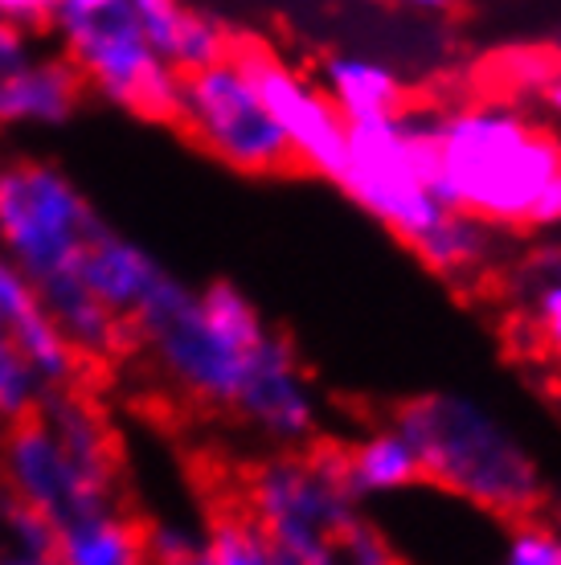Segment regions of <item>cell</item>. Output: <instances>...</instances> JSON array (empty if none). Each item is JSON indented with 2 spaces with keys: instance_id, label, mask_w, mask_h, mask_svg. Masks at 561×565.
<instances>
[{
  "instance_id": "cell-7",
  "label": "cell",
  "mask_w": 561,
  "mask_h": 565,
  "mask_svg": "<svg viewBox=\"0 0 561 565\" xmlns=\"http://www.w3.org/2000/svg\"><path fill=\"white\" fill-rule=\"evenodd\" d=\"M54 21L86 90H98L115 107L172 128L181 99V71H172L156 54L127 0H107L83 13H57Z\"/></svg>"
},
{
  "instance_id": "cell-8",
  "label": "cell",
  "mask_w": 561,
  "mask_h": 565,
  "mask_svg": "<svg viewBox=\"0 0 561 565\" xmlns=\"http://www.w3.org/2000/svg\"><path fill=\"white\" fill-rule=\"evenodd\" d=\"M0 480L42 512L54 533L91 512L127 504V471L83 455L38 406L0 426Z\"/></svg>"
},
{
  "instance_id": "cell-1",
  "label": "cell",
  "mask_w": 561,
  "mask_h": 565,
  "mask_svg": "<svg viewBox=\"0 0 561 565\" xmlns=\"http://www.w3.org/2000/svg\"><path fill=\"white\" fill-rule=\"evenodd\" d=\"M435 189L508 238L561 230V131L500 95H467L426 111Z\"/></svg>"
},
{
  "instance_id": "cell-12",
  "label": "cell",
  "mask_w": 561,
  "mask_h": 565,
  "mask_svg": "<svg viewBox=\"0 0 561 565\" xmlns=\"http://www.w3.org/2000/svg\"><path fill=\"white\" fill-rule=\"evenodd\" d=\"M0 337H9L25 353V361L42 377L45 390L78 385V382L107 390V382L66 344V337L50 320V311L42 308L33 282L9 263L4 250H0Z\"/></svg>"
},
{
  "instance_id": "cell-5",
  "label": "cell",
  "mask_w": 561,
  "mask_h": 565,
  "mask_svg": "<svg viewBox=\"0 0 561 565\" xmlns=\"http://www.w3.org/2000/svg\"><path fill=\"white\" fill-rule=\"evenodd\" d=\"M332 184L357 210H366L378 226L410 246L447 210L435 189L426 111L406 107L390 119L352 124Z\"/></svg>"
},
{
  "instance_id": "cell-29",
  "label": "cell",
  "mask_w": 561,
  "mask_h": 565,
  "mask_svg": "<svg viewBox=\"0 0 561 565\" xmlns=\"http://www.w3.org/2000/svg\"><path fill=\"white\" fill-rule=\"evenodd\" d=\"M9 565H57L54 557H25V562H9Z\"/></svg>"
},
{
  "instance_id": "cell-19",
  "label": "cell",
  "mask_w": 561,
  "mask_h": 565,
  "mask_svg": "<svg viewBox=\"0 0 561 565\" xmlns=\"http://www.w3.org/2000/svg\"><path fill=\"white\" fill-rule=\"evenodd\" d=\"M488 95L517 103L537 119H546L549 128L561 131V50L549 45H512L488 62L484 78Z\"/></svg>"
},
{
  "instance_id": "cell-2",
  "label": "cell",
  "mask_w": 561,
  "mask_h": 565,
  "mask_svg": "<svg viewBox=\"0 0 561 565\" xmlns=\"http://www.w3.org/2000/svg\"><path fill=\"white\" fill-rule=\"evenodd\" d=\"M271 337L275 328L242 287L218 279L193 291L165 270L131 316L127 369L148 377L160 406L230 414Z\"/></svg>"
},
{
  "instance_id": "cell-26",
  "label": "cell",
  "mask_w": 561,
  "mask_h": 565,
  "mask_svg": "<svg viewBox=\"0 0 561 565\" xmlns=\"http://www.w3.org/2000/svg\"><path fill=\"white\" fill-rule=\"evenodd\" d=\"M57 0H0V17H9L17 25H42L54 21Z\"/></svg>"
},
{
  "instance_id": "cell-16",
  "label": "cell",
  "mask_w": 561,
  "mask_h": 565,
  "mask_svg": "<svg viewBox=\"0 0 561 565\" xmlns=\"http://www.w3.org/2000/svg\"><path fill=\"white\" fill-rule=\"evenodd\" d=\"M152 521L131 500L115 509L91 512L83 521L54 533L57 565H152L148 550Z\"/></svg>"
},
{
  "instance_id": "cell-6",
  "label": "cell",
  "mask_w": 561,
  "mask_h": 565,
  "mask_svg": "<svg viewBox=\"0 0 561 565\" xmlns=\"http://www.w3.org/2000/svg\"><path fill=\"white\" fill-rule=\"evenodd\" d=\"M172 128L242 177H279L295 169L292 143L234 54L181 74Z\"/></svg>"
},
{
  "instance_id": "cell-3",
  "label": "cell",
  "mask_w": 561,
  "mask_h": 565,
  "mask_svg": "<svg viewBox=\"0 0 561 565\" xmlns=\"http://www.w3.org/2000/svg\"><path fill=\"white\" fill-rule=\"evenodd\" d=\"M225 488L271 550L295 565H406L390 524L349 488L332 438L267 451Z\"/></svg>"
},
{
  "instance_id": "cell-21",
  "label": "cell",
  "mask_w": 561,
  "mask_h": 565,
  "mask_svg": "<svg viewBox=\"0 0 561 565\" xmlns=\"http://www.w3.org/2000/svg\"><path fill=\"white\" fill-rule=\"evenodd\" d=\"M25 557H54V529L0 480V565Z\"/></svg>"
},
{
  "instance_id": "cell-30",
  "label": "cell",
  "mask_w": 561,
  "mask_h": 565,
  "mask_svg": "<svg viewBox=\"0 0 561 565\" xmlns=\"http://www.w3.org/2000/svg\"><path fill=\"white\" fill-rule=\"evenodd\" d=\"M275 565H295V562H287V557H279V553H275Z\"/></svg>"
},
{
  "instance_id": "cell-25",
  "label": "cell",
  "mask_w": 561,
  "mask_h": 565,
  "mask_svg": "<svg viewBox=\"0 0 561 565\" xmlns=\"http://www.w3.org/2000/svg\"><path fill=\"white\" fill-rule=\"evenodd\" d=\"M29 62V42H25V25H17L9 17H0V78L13 74L17 66Z\"/></svg>"
},
{
  "instance_id": "cell-4",
  "label": "cell",
  "mask_w": 561,
  "mask_h": 565,
  "mask_svg": "<svg viewBox=\"0 0 561 565\" xmlns=\"http://www.w3.org/2000/svg\"><path fill=\"white\" fill-rule=\"evenodd\" d=\"M419 459L422 488L496 524L546 512L549 476L517 426L459 390H426L390 411Z\"/></svg>"
},
{
  "instance_id": "cell-23",
  "label": "cell",
  "mask_w": 561,
  "mask_h": 565,
  "mask_svg": "<svg viewBox=\"0 0 561 565\" xmlns=\"http://www.w3.org/2000/svg\"><path fill=\"white\" fill-rule=\"evenodd\" d=\"M45 385L9 337H0V426L29 414L42 402Z\"/></svg>"
},
{
  "instance_id": "cell-15",
  "label": "cell",
  "mask_w": 561,
  "mask_h": 565,
  "mask_svg": "<svg viewBox=\"0 0 561 565\" xmlns=\"http://www.w3.org/2000/svg\"><path fill=\"white\" fill-rule=\"evenodd\" d=\"M91 95L71 57H29L0 78V124H66Z\"/></svg>"
},
{
  "instance_id": "cell-10",
  "label": "cell",
  "mask_w": 561,
  "mask_h": 565,
  "mask_svg": "<svg viewBox=\"0 0 561 565\" xmlns=\"http://www.w3.org/2000/svg\"><path fill=\"white\" fill-rule=\"evenodd\" d=\"M230 54L239 57L242 71L251 74V83L258 86V95L267 103L271 119L279 124V131L292 143L295 169L332 181L340 169V156H345L349 124L328 103L320 83L287 66L279 54H271L267 45L254 42V38H234Z\"/></svg>"
},
{
  "instance_id": "cell-9",
  "label": "cell",
  "mask_w": 561,
  "mask_h": 565,
  "mask_svg": "<svg viewBox=\"0 0 561 565\" xmlns=\"http://www.w3.org/2000/svg\"><path fill=\"white\" fill-rule=\"evenodd\" d=\"M98 222L57 169L42 160H0V250L29 282L78 267Z\"/></svg>"
},
{
  "instance_id": "cell-11",
  "label": "cell",
  "mask_w": 561,
  "mask_h": 565,
  "mask_svg": "<svg viewBox=\"0 0 561 565\" xmlns=\"http://www.w3.org/2000/svg\"><path fill=\"white\" fill-rule=\"evenodd\" d=\"M230 418L263 438L267 451H292L320 438V394L287 337L275 332L263 344Z\"/></svg>"
},
{
  "instance_id": "cell-27",
  "label": "cell",
  "mask_w": 561,
  "mask_h": 565,
  "mask_svg": "<svg viewBox=\"0 0 561 565\" xmlns=\"http://www.w3.org/2000/svg\"><path fill=\"white\" fill-rule=\"evenodd\" d=\"M398 4H406L414 13H447L455 0H398Z\"/></svg>"
},
{
  "instance_id": "cell-22",
  "label": "cell",
  "mask_w": 561,
  "mask_h": 565,
  "mask_svg": "<svg viewBox=\"0 0 561 565\" xmlns=\"http://www.w3.org/2000/svg\"><path fill=\"white\" fill-rule=\"evenodd\" d=\"M488 565H561V541L553 516L537 512V516L500 524L496 553Z\"/></svg>"
},
{
  "instance_id": "cell-31",
  "label": "cell",
  "mask_w": 561,
  "mask_h": 565,
  "mask_svg": "<svg viewBox=\"0 0 561 565\" xmlns=\"http://www.w3.org/2000/svg\"><path fill=\"white\" fill-rule=\"evenodd\" d=\"M553 524H558V541H561V516H553Z\"/></svg>"
},
{
  "instance_id": "cell-18",
  "label": "cell",
  "mask_w": 561,
  "mask_h": 565,
  "mask_svg": "<svg viewBox=\"0 0 561 565\" xmlns=\"http://www.w3.org/2000/svg\"><path fill=\"white\" fill-rule=\"evenodd\" d=\"M320 90L328 103L340 111L345 124H373V119H390L410 107V90L402 74L378 62V57L361 54H332L320 66Z\"/></svg>"
},
{
  "instance_id": "cell-24",
  "label": "cell",
  "mask_w": 561,
  "mask_h": 565,
  "mask_svg": "<svg viewBox=\"0 0 561 565\" xmlns=\"http://www.w3.org/2000/svg\"><path fill=\"white\" fill-rule=\"evenodd\" d=\"M127 4H131V13H136L140 29L148 33V42L156 45V54L169 62L172 50H177V42H181L184 21H189L193 9H189L184 0H127Z\"/></svg>"
},
{
  "instance_id": "cell-14",
  "label": "cell",
  "mask_w": 561,
  "mask_h": 565,
  "mask_svg": "<svg viewBox=\"0 0 561 565\" xmlns=\"http://www.w3.org/2000/svg\"><path fill=\"white\" fill-rule=\"evenodd\" d=\"M78 279L95 291L107 308L131 324V316L140 311V303L148 299L165 267L152 255H144L136 242L119 238L107 222H98V230L86 238L83 255H78Z\"/></svg>"
},
{
  "instance_id": "cell-28",
  "label": "cell",
  "mask_w": 561,
  "mask_h": 565,
  "mask_svg": "<svg viewBox=\"0 0 561 565\" xmlns=\"http://www.w3.org/2000/svg\"><path fill=\"white\" fill-rule=\"evenodd\" d=\"M98 4H107V0H57V13H83V9H98Z\"/></svg>"
},
{
  "instance_id": "cell-13",
  "label": "cell",
  "mask_w": 561,
  "mask_h": 565,
  "mask_svg": "<svg viewBox=\"0 0 561 565\" xmlns=\"http://www.w3.org/2000/svg\"><path fill=\"white\" fill-rule=\"evenodd\" d=\"M410 250L419 255V263L431 275H438L451 287H464V291L505 275L512 255H517L508 234L484 226L479 217L451 210V205L410 242Z\"/></svg>"
},
{
  "instance_id": "cell-17",
  "label": "cell",
  "mask_w": 561,
  "mask_h": 565,
  "mask_svg": "<svg viewBox=\"0 0 561 565\" xmlns=\"http://www.w3.org/2000/svg\"><path fill=\"white\" fill-rule=\"evenodd\" d=\"M340 467L345 480L361 500L378 504V500H402V495L419 492V459L410 451V443L398 435V426L385 423L369 426L361 435L340 443Z\"/></svg>"
},
{
  "instance_id": "cell-20",
  "label": "cell",
  "mask_w": 561,
  "mask_h": 565,
  "mask_svg": "<svg viewBox=\"0 0 561 565\" xmlns=\"http://www.w3.org/2000/svg\"><path fill=\"white\" fill-rule=\"evenodd\" d=\"M205 553L213 565H275V550L258 533V524L242 512L230 488H218L205 500Z\"/></svg>"
}]
</instances>
